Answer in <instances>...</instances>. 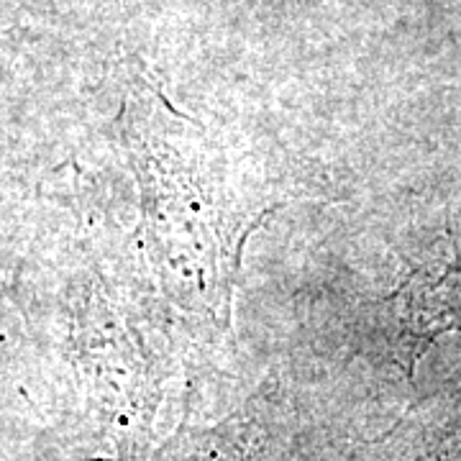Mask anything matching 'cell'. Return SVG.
<instances>
[{
    "label": "cell",
    "mask_w": 461,
    "mask_h": 461,
    "mask_svg": "<svg viewBox=\"0 0 461 461\" xmlns=\"http://www.w3.org/2000/svg\"><path fill=\"white\" fill-rule=\"evenodd\" d=\"M121 139L139 177L151 257L182 295L226 326L241 247L267 203L244 182L229 149L151 85L126 98Z\"/></svg>",
    "instance_id": "1"
},
{
    "label": "cell",
    "mask_w": 461,
    "mask_h": 461,
    "mask_svg": "<svg viewBox=\"0 0 461 461\" xmlns=\"http://www.w3.org/2000/svg\"><path fill=\"white\" fill-rule=\"evenodd\" d=\"M395 321L400 344L415 362L441 333L461 329V247L448 257L412 272L395 297Z\"/></svg>",
    "instance_id": "2"
}]
</instances>
